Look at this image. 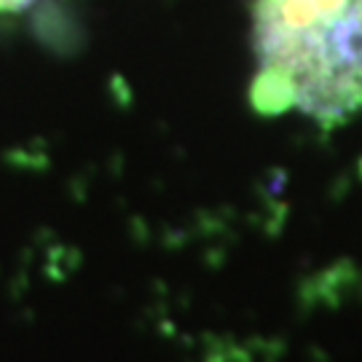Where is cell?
Segmentation results:
<instances>
[{
	"label": "cell",
	"mask_w": 362,
	"mask_h": 362,
	"mask_svg": "<svg viewBox=\"0 0 362 362\" xmlns=\"http://www.w3.org/2000/svg\"><path fill=\"white\" fill-rule=\"evenodd\" d=\"M252 107L336 129L362 113V0H255Z\"/></svg>",
	"instance_id": "obj_1"
},
{
	"label": "cell",
	"mask_w": 362,
	"mask_h": 362,
	"mask_svg": "<svg viewBox=\"0 0 362 362\" xmlns=\"http://www.w3.org/2000/svg\"><path fill=\"white\" fill-rule=\"evenodd\" d=\"M35 3H40V0H0V19H6V16H19V13L30 11Z\"/></svg>",
	"instance_id": "obj_2"
}]
</instances>
